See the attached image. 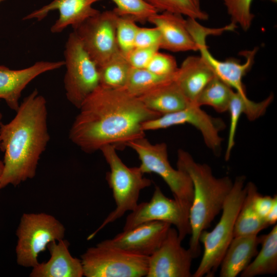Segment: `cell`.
Wrapping results in <instances>:
<instances>
[{
    "label": "cell",
    "mask_w": 277,
    "mask_h": 277,
    "mask_svg": "<svg viewBox=\"0 0 277 277\" xmlns=\"http://www.w3.org/2000/svg\"><path fill=\"white\" fill-rule=\"evenodd\" d=\"M69 138L84 152L92 153L106 145L122 149L145 137L142 124L160 116L124 89L99 86L83 103Z\"/></svg>",
    "instance_id": "6da1fadb"
},
{
    "label": "cell",
    "mask_w": 277,
    "mask_h": 277,
    "mask_svg": "<svg viewBox=\"0 0 277 277\" xmlns=\"http://www.w3.org/2000/svg\"><path fill=\"white\" fill-rule=\"evenodd\" d=\"M16 112L10 122L0 124V149L4 152L1 189L33 178L50 140L47 102L36 89L24 98Z\"/></svg>",
    "instance_id": "7a4b0ae2"
},
{
    "label": "cell",
    "mask_w": 277,
    "mask_h": 277,
    "mask_svg": "<svg viewBox=\"0 0 277 277\" xmlns=\"http://www.w3.org/2000/svg\"><path fill=\"white\" fill-rule=\"evenodd\" d=\"M177 168L190 177L193 196L189 212L191 237L189 249L193 259L200 254L199 237L222 211L233 182L228 176L217 178L206 164L196 162L187 151H177Z\"/></svg>",
    "instance_id": "3957f363"
},
{
    "label": "cell",
    "mask_w": 277,
    "mask_h": 277,
    "mask_svg": "<svg viewBox=\"0 0 277 277\" xmlns=\"http://www.w3.org/2000/svg\"><path fill=\"white\" fill-rule=\"evenodd\" d=\"M245 176L236 177L226 197L219 222L212 230H203L199 237L204 252L199 265L192 277L213 276L233 238L236 217L246 193Z\"/></svg>",
    "instance_id": "277c9868"
},
{
    "label": "cell",
    "mask_w": 277,
    "mask_h": 277,
    "mask_svg": "<svg viewBox=\"0 0 277 277\" xmlns=\"http://www.w3.org/2000/svg\"><path fill=\"white\" fill-rule=\"evenodd\" d=\"M110 167L106 180L111 189L116 208L105 218L96 230L87 238L93 239L108 224L115 222L128 211H132L138 204L140 194L149 187L152 181L144 176L138 167H128L121 160L112 145H106L100 150Z\"/></svg>",
    "instance_id": "5b68a950"
},
{
    "label": "cell",
    "mask_w": 277,
    "mask_h": 277,
    "mask_svg": "<svg viewBox=\"0 0 277 277\" xmlns=\"http://www.w3.org/2000/svg\"><path fill=\"white\" fill-rule=\"evenodd\" d=\"M127 146L137 153L142 172L160 176L169 187L174 199L189 212L193 196L192 182L185 172L171 166L167 145L165 143L152 144L144 137L129 142Z\"/></svg>",
    "instance_id": "8992f818"
},
{
    "label": "cell",
    "mask_w": 277,
    "mask_h": 277,
    "mask_svg": "<svg viewBox=\"0 0 277 277\" xmlns=\"http://www.w3.org/2000/svg\"><path fill=\"white\" fill-rule=\"evenodd\" d=\"M64 226L53 216L45 213H24L16 230L15 252L17 264L34 267L39 254L52 242L63 239Z\"/></svg>",
    "instance_id": "52a82bcc"
},
{
    "label": "cell",
    "mask_w": 277,
    "mask_h": 277,
    "mask_svg": "<svg viewBox=\"0 0 277 277\" xmlns=\"http://www.w3.org/2000/svg\"><path fill=\"white\" fill-rule=\"evenodd\" d=\"M81 260L86 277H143L147 274L149 256L101 242L89 248Z\"/></svg>",
    "instance_id": "ba28073f"
},
{
    "label": "cell",
    "mask_w": 277,
    "mask_h": 277,
    "mask_svg": "<svg viewBox=\"0 0 277 277\" xmlns=\"http://www.w3.org/2000/svg\"><path fill=\"white\" fill-rule=\"evenodd\" d=\"M64 57L66 96L71 104L79 109L100 86L98 66L74 32L70 33L66 43Z\"/></svg>",
    "instance_id": "9c48e42d"
},
{
    "label": "cell",
    "mask_w": 277,
    "mask_h": 277,
    "mask_svg": "<svg viewBox=\"0 0 277 277\" xmlns=\"http://www.w3.org/2000/svg\"><path fill=\"white\" fill-rule=\"evenodd\" d=\"M117 16L113 10L100 11L73 29L98 67L120 52L116 37Z\"/></svg>",
    "instance_id": "30bf717a"
},
{
    "label": "cell",
    "mask_w": 277,
    "mask_h": 277,
    "mask_svg": "<svg viewBox=\"0 0 277 277\" xmlns=\"http://www.w3.org/2000/svg\"><path fill=\"white\" fill-rule=\"evenodd\" d=\"M151 221H162L174 226L182 241L191 234L189 212L176 200L167 197L157 186L150 200L138 204L128 215L123 230Z\"/></svg>",
    "instance_id": "8fae6325"
},
{
    "label": "cell",
    "mask_w": 277,
    "mask_h": 277,
    "mask_svg": "<svg viewBox=\"0 0 277 277\" xmlns=\"http://www.w3.org/2000/svg\"><path fill=\"white\" fill-rule=\"evenodd\" d=\"M184 124H189L195 127L201 133L207 146L215 152L218 151L222 142L220 132L225 127L224 122L221 118L210 116L200 107L193 104L180 111L146 121L142 124V127L145 131Z\"/></svg>",
    "instance_id": "7c38bea8"
},
{
    "label": "cell",
    "mask_w": 277,
    "mask_h": 277,
    "mask_svg": "<svg viewBox=\"0 0 277 277\" xmlns=\"http://www.w3.org/2000/svg\"><path fill=\"white\" fill-rule=\"evenodd\" d=\"M176 228L170 227L160 247L149 256L147 277H191L193 255L184 248Z\"/></svg>",
    "instance_id": "4fadbf2b"
},
{
    "label": "cell",
    "mask_w": 277,
    "mask_h": 277,
    "mask_svg": "<svg viewBox=\"0 0 277 277\" xmlns=\"http://www.w3.org/2000/svg\"><path fill=\"white\" fill-rule=\"evenodd\" d=\"M171 227L170 224L162 221L145 222L102 242L130 252L149 256L160 247Z\"/></svg>",
    "instance_id": "5bb4252c"
},
{
    "label": "cell",
    "mask_w": 277,
    "mask_h": 277,
    "mask_svg": "<svg viewBox=\"0 0 277 277\" xmlns=\"http://www.w3.org/2000/svg\"><path fill=\"white\" fill-rule=\"evenodd\" d=\"M65 65L64 61H38L32 66L18 70H12L0 65V98L15 112L19 108L22 92L28 84L38 75L57 69Z\"/></svg>",
    "instance_id": "9a60e30c"
},
{
    "label": "cell",
    "mask_w": 277,
    "mask_h": 277,
    "mask_svg": "<svg viewBox=\"0 0 277 277\" xmlns=\"http://www.w3.org/2000/svg\"><path fill=\"white\" fill-rule=\"evenodd\" d=\"M103 0H53L39 9L32 11L25 16L23 20L43 19L48 13L57 10L59 17L51 26L53 33L62 32L68 26L75 28L88 18L96 14L100 11L93 5Z\"/></svg>",
    "instance_id": "2e32d148"
},
{
    "label": "cell",
    "mask_w": 277,
    "mask_h": 277,
    "mask_svg": "<svg viewBox=\"0 0 277 277\" xmlns=\"http://www.w3.org/2000/svg\"><path fill=\"white\" fill-rule=\"evenodd\" d=\"M148 22L157 28L161 35L160 49L174 52L198 51V47L188 31L186 19L179 14L159 12Z\"/></svg>",
    "instance_id": "e0dca14e"
},
{
    "label": "cell",
    "mask_w": 277,
    "mask_h": 277,
    "mask_svg": "<svg viewBox=\"0 0 277 277\" xmlns=\"http://www.w3.org/2000/svg\"><path fill=\"white\" fill-rule=\"evenodd\" d=\"M201 56L212 70L214 74L236 92L246 95L243 83V78L252 66L254 57L258 51L255 47L252 50L242 52L246 58L241 64L238 60L229 59L222 61L215 58L209 51L206 44V39L199 38L195 41Z\"/></svg>",
    "instance_id": "ac0fdd59"
},
{
    "label": "cell",
    "mask_w": 277,
    "mask_h": 277,
    "mask_svg": "<svg viewBox=\"0 0 277 277\" xmlns=\"http://www.w3.org/2000/svg\"><path fill=\"white\" fill-rule=\"evenodd\" d=\"M69 242L62 239L50 243L47 248L50 254L46 262L33 267L31 277H82L84 276L81 259L73 257L69 250Z\"/></svg>",
    "instance_id": "d6986e66"
},
{
    "label": "cell",
    "mask_w": 277,
    "mask_h": 277,
    "mask_svg": "<svg viewBox=\"0 0 277 277\" xmlns=\"http://www.w3.org/2000/svg\"><path fill=\"white\" fill-rule=\"evenodd\" d=\"M214 76L201 56H189L178 68L174 81L188 101L194 104L201 92Z\"/></svg>",
    "instance_id": "ffe728a7"
},
{
    "label": "cell",
    "mask_w": 277,
    "mask_h": 277,
    "mask_svg": "<svg viewBox=\"0 0 277 277\" xmlns=\"http://www.w3.org/2000/svg\"><path fill=\"white\" fill-rule=\"evenodd\" d=\"M261 238L258 234L233 237L220 266L221 277H236L257 254Z\"/></svg>",
    "instance_id": "44dd1931"
},
{
    "label": "cell",
    "mask_w": 277,
    "mask_h": 277,
    "mask_svg": "<svg viewBox=\"0 0 277 277\" xmlns=\"http://www.w3.org/2000/svg\"><path fill=\"white\" fill-rule=\"evenodd\" d=\"M273 99V95L270 94L263 101L255 102L249 100L247 95L233 91L228 109L230 112V120L225 160H229L234 146L236 128L241 114L244 113L250 121L255 120L265 113Z\"/></svg>",
    "instance_id": "7402d4cb"
},
{
    "label": "cell",
    "mask_w": 277,
    "mask_h": 277,
    "mask_svg": "<svg viewBox=\"0 0 277 277\" xmlns=\"http://www.w3.org/2000/svg\"><path fill=\"white\" fill-rule=\"evenodd\" d=\"M138 98L146 107L161 115L180 111L191 104L174 80L157 87Z\"/></svg>",
    "instance_id": "603a6c76"
},
{
    "label": "cell",
    "mask_w": 277,
    "mask_h": 277,
    "mask_svg": "<svg viewBox=\"0 0 277 277\" xmlns=\"http://www.w3.org/2000/svg\"><path fill=\"white\" fill-rule=\"evenodd\" d=\"M261 249L254 260L240 273L241 277L274 274L277 272V225L260 236Z\"/></svg>",
    "instance_id": "cb8c5ba5"
},
{
    "label": "cell",
    "mask_w": 277,
    "mask_h": 277,
    "mask_svg": "<svg viewBox=\"0 0 277 277\" xmlns=\"http://www.w3.org/2000/svg\"><path fill=\"white\" fill-rule=\"evenodd\" d=\"M258 191L255 185L246 184V193L235 222L233 237L258 234L269 225L256 212L253 199Z\"/></svg>",
    "instance_id": "d4e9b609"
},
{
    "label": "cell",
    "mask_w": 277,
    "mask_h": 277,
    "mask_svg": "<svg viewBox=\"0 0 277 277\" xmlns=\"http://www.w3.org/2000/svg\"><path fill=\"white\" fill-rule=\"evenodd\" d=\"M131 67L120 52L98 67L100 86L112 89L124 88Z\"/></svg>",
    "instance_id": "484cf974"
},
{
    "label": "cell",
    "mask_w": 277,
    "mask_h": 277,
    "mask_svg": "<svg viewBox=\"0 0 277 277\" xmlns=\"http://www.w3.org/2000/svg\"><path fill=\"white\" fill-rule=\"evenodd\" d=\"M232 89L215 75L201 92L194 104L200 107L211 106L218 112H226L234 91Z\"/></svg>",
    "instance_id": "4316f807"
},
{
    "label": "cell",
    "mask_w": 277,
    "mask_h": 277,
    "mask_svg": "<svg viewBox=\"0 0 277 277\" xmlns=\"http://www.w3.org/2000/svg\"><path fill=\"white\" fill-rule=\"evenodd\" d=\"M174 75L167 76L155 74L146 68H132L123 89L138 97L157 87L174 80Z\"/></svg>",
    "instance_id": "83f0119b"
},
{
    "label": "cell",
    "mask_w": 277,
    "mask_h": 277,
    "mask_svg": "<svg viewBox=\"0 0 277 277\" xmlns=\"http://www.w3.org/2000/svg\"><path fill=\"white\" fill-rule=\"evenodd\" d=\"M158 12H169L185 15L189 18L206 20L208 15L195 0H145Z\"/></svg>",
    "instance_id": "f1b7e54d"
},
{
    "label": "cell",
    "mask_w": 277,
    "mask_h": 277,
    "mask_svg": "<svg viewBox=\"0 0 277 277\" xmlns=\"http://www.w3.org/2000/svg\"><path fill=\"white\" fill-rule=\"evenodd\" d=\"M115 5L113 10L120 16H128L136 22L145 23L158 13L145 0H111Z\"/></svg>",
    "instance_id": "f546056e"
},
{
    "label": "cell",
    "mask_w": 277,
    "mask_h": 277,
    "mask_svg": "<svg viewBox=\"0 0 277 277\" xmlns=\"http://www.w3.org/2000/svg\"><path fill=\"white\" fill-rule=\"evenodd\" d=\"M138 27L133 18L118 15L116 24V41L120 52L125 57L135 48V38Z\"/></svg>",
    "instance_id": "4dcf8cb0"
},
{
    "label": "cell",
    "mask_w": 277,
    "mask_h": 277,
    "mask_svg": "<svg viewBox=\"0 0 277 277\" xmlns=\"http://www.w3.org/2000/svg\"><path fill=\"white\" fill-rule=\"evenodd\" d=\"M253 0H223L231 23L238 25L245 31L251 27L254 17L251 12Z\"/></svg>",
    "instance_id": "1f68e13d"
},
{
    "label": "cell",
    "mask_w": 277,
    "mask_h": 277,
    "mask_svg": "<svg viewBox=\"0 0 277 277\" xmlns=\"http://www.w3.org/2000/svg\"><path fill=\"white\" fill-rule=\"evenodd\" d=\"M178 68L173 56L159 51L153 55L146 69L157 75L170 76L175 74Z\"/></svg>",
    "instance_id": "d6a6232c"
},
{
    "label": "cell",
    "mask_w": 277,
    "mask_h": 277,
    "mask_svg": "<svg viewBox=\"0 0 277 277\" xmlns=\"http://www.w3.org/2000/svg\"><path fill=\"white\" fill-rule=\"evenodd\" d=\"M160 44L161 35L157 28L138 27L135 38V48L156 47L160 49Z\"/></svg>",
    "instance_id": "836d02e7"
},
{
    "label": "cell",
    "mask_w": 277,
    "mask_h": 277,
    "mask_svg": "<svg viewBox=\"0 0 277 277\" xmlns=\"http://www.w3.org/2000/svg\"><path fill=\"white\" fill-rule=\"evenodd\" d=\"M159 47L134 48L126 56L132 68H146L153 55L159 51Z\"/></svg>",
    "instance_id": "e575fe53"
},
{
    "label": "cell",
    "mask_w": 277,
    "mask_h": 277,
    "mask_svg": "<svg viewBox=\"0 0 277 277\" xmlns=\"http://www.w3.org/2000/svg\"><path fill=\"white\" fill-rule=\"evenodd\" d=\"M276 201V194L273 196L262 195L258 191L253 199V204L254 210L256 213L264 220Z\"/></svg>",
    "instance_id": "d590c367"
},
{
    "label": "cell",
    "mask_w": 277,
    "mask_h": 277,
    "mask_svg": "<svg viewBox=\"0 0 277 277\" xmlns=\"http://www.w3.org/2000/svg\"><path fill=\"white\" fill-rule=\"evenodd\" d=\"M264 220L269 226L276 224L277 221V201L274 202Z\"/></svg>",
    "instance_id": "8d00e7d4"
},
{
    "label": "cell",
    "mask_w": 277,
    "mask_h": 277,
    "mask_svg": "<svg viewBox=\"0 0 277 277\" xmlns=\"http://www.w3.org/2000/svg\"><path fill=\"white\" fill-rule=\"evenodd\" d=\"M4 167V162L3 161L0 160V178L3 173ZM0 190H1V188H0Z\"/></svg>",
    "instance_id": "74e56055"
},
{
    "label": "cell",
    "mask_w": 277,
    "mask_h": 277,
    "mask_svg": "<svg viewBox=\"0 0 277 277\" xmlns=\"http://www.w3.org/2000/svg\"><path fill=\"white\" fill-rule=\"evenodd\" d=\"M3 118V115L1 112H0V124L1 123V120Z\"/></svg>",
    "instance_id": "f35d334b"
},
{
    "label": "cell",
    "mask_w": 277,
    "mask_h": 277,
    "mask_svg": "<svg viewBox=\"0 0 277 277\" xmlns=\"http://www.w3.org/2000/svg\"><path fill=\"white\" fill-rule=\"evenodd\" d=\"M273 3H276L277 2V0H269Z\"/></svg>",
    "instance_id": "ab89813d"
},
{
    "label": "cell",
    "mask_w": 277,
    "mask_h": 277,
    "mask_svg": "<svg viewBox=\"0 0 277 277\" xmlns=\"http://www.w3.org/2000/svg\"><path fill=\"white\" fill-rule=\"evenodd\" d=\"M197 3L200 4V0H195Z\"/></svg>",
    "instance_id": "60d3db41"
},
{
    "label": "cell",
    "mask_w": 277,
    "mask_h": 277,
    "mask_svg": "<svg viewBox=\"0 0 277 277\" xmlns=\"http://www.w3.org/2000/svg\"><path fill=\"white\" fill-rule=\"evenodd\" d=\"M5 1V0H0V3H2V2H4V1Z\"/></svg>",
    "instance_id": "b9f144b4"
}]
</instances>
